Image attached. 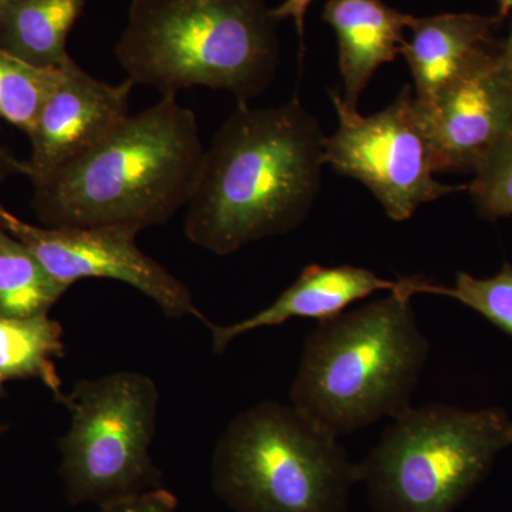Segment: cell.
<instances>
[{"label": "cell", "mask_w": 512, "mask_h": 512, "mask_svg": "<svg viewBox=\"0 0 512 512\" xmlns=\"http://www.w3.org/2000/svg\"><path fill=\"white\" fill-rule=\"evenodd\" d=\"M330 97L339 126L325 138V164L365 184L387 217L409 220L420 205L467 190V185L454 187L434 178L433 151L409 86L372 116L350 109L338 93Z\"/></svg>", "instance_id": "cell-8"}, {"label": "cell", "mask_w": 512, "mask_h": 512, "mask_svg": "<svg viewBox=\"0 0 512 512\" xmlns=\"http://www.w3.org/2000/svg\"><path fill=\"white\" fill-rule=\"evenodd\" d=\"M62 69H39L0 49V119L29 134Z\"/></svg>", "instance_id": "cell-19"}, {"label": "cell", "mask_w": 512, "mask_h": 512, "mask_svg": "<svg viewBox=\"0 0 512 512\" xmlns=\"http://www.w3.org/2000/svg\"><path fill=\"white\" fill-rule=\"evenodd\" d=\"M417 109L437 173H474L512 128V63L501 45L481 53L429 104H417Z\"/></svg>", "instance_id": "cell-10"}, {"label": "cell", "mask_w": 512, "mask_h": 512, "mask_svg": "<svg viewBox=\"0 0 512 512\" xmlns=\"http://www.w3.org/2000/svg\"><path fill=\"white\" fill-rule=\"evenodd\" d=\"M512 444L503 409L410 407L359 464L375 512H453Z\"/></svg>", "instance_id": "cell-6"}, {"label": "cell", "mask_w": 512, "mask_h": 512, "mask_svg": "<svg viewBox=\"0 0 512 512\" xmlns=\"http://www.w3.org/2000/svg\"><path fill=\"white\" fill-rule=\"evenodd\" d=\"M63 356V329L49 313L32 318L0 316V399L6 396V383L39 380L59 402L64 393L56 359Z\"/></svg>", "instance_id": "cell-16"}, {"label": "cell", "mask_w": 512, "mask_h": 512, "mask_svg": "<svg viewBox=\"0 0 512 512\" xmlns=\"http://www.w3.org/2000/svg\"><path fill=\"white\" fill-rule=\"evenodd\" d=\"M276 22L262 0H133L116 57L134 86H202L248 103L274 79Z\"/></svg>", "instance_id": "cell-4"}, {"label": "cell", "mask_w": 512, "mask_h": 512, "mask_svg": "<svg viewBox=\"0 0 512 512\" xmlns=\"http://www.w3.org/2000/svg\"><path fill=\"white\" fill-rule=\"evenodd\" d=\"M86 0H0V49L39 69H63Z\"/></svg>", "instance_id": "cell-15"}, {"label": "cell", "mask_w": 512, "mask_h": 512, "mask_svg": "<svg viewBox=\"0 0 512 512\" xmlns=\"http://www.w3.org/2000/svg\"><path fill=\"white\" fill-rule=\"evenodd\" d=\"M96 512H178L177 498L164 487L100 505Z\"/></svg>", "instance_id": "cell-21"}, {"label": "cell", "mask_w": 512, "mask_h": 512, "mask_svg": "<svg viewBox=\"0 0 512 512\" xmlns=\"http://www.w3.org/2000/svg\"><path fill=\"white\" fill-rule=\"evenodd\" d=\"M512 12V0H498L497 18L503 20Z\"/></svg>", "instance_id": "cell-24"}, {"label": "cell", "mask_w": 512, "mask_h": 512, "mask_svg": "<svg viewBox=\"0 0 512 512\" xmlns=\"http://www.w3.org/2000/svg\"><path fill=\"white\" fill-rule=\"evenodd\" d=\"M67 289L23 242L0 227V316L47 315Z\"/></svg>", "instance_id": "cell-17"}, {"label": "cell", "mask_w": 512, "mask_h": 512, "mask_svg": "<svg viewBox=\"0 0 512 512\" xmlns=\"http://www.w3.org/2000/svg\"><path fill=\"white\" fill-rule=\"evenodd\" d=\"M204 153L194 111L177 94H165L80 156L32 180L33 210L50 228L164 225L190 202Z\"/></svg>", "instance_id": "cell-2"}, {"label": "cell", "mask_w": 512, "mask_h": 512, "mask_svg": "<svg viewBox=\"0 0 512 512\" xmlns=\"http://www.w3.org/2000/svg\"><path fill=\"white\" fill-rule=\"evenodd\" d=\"M501 49H503L504 55L508 57V59L512 60V25H511V33L508 36L507 40H504L501 43Z\"/></svg>", "instance_id": "cell-25"}, {"label": "cell", "mask_w": 512, "mask_h": 512, "mask_svg": "<svg viewBox=\"0 0 512 512\" xmlns=\"http://www.w3.org/2000/svg\"><path fill=\"white\" fill-rule=\"evenodd\" d=\"M0 227L23 242L43 268L67 288L80 279H114L146 295L167 318L194 316L210 325L195 306L187 285L138 248L140 229L127 225L36 227L2 205Z\"/></svg>", "instance_id": "cell-9"}, {"label": "cell", "mask_w": 512, "mask_h": 512, "mask_svg": "<svg viewBox=\"0 0 512 512\" xmlns=\"http://www.w3.org/2000/svg\"><path fill=\"white\" fill-rule=\"evenodd\" d=\"M325 138L298 99L271 109L238 103L205 148L187 238L225 256L298 228L318 197Z\"/></svg>", "instance_id": "cell-1"}, {"label": "cell", "mask_w": 512, "mask_h": 512, "mask_svg": "<svg viewBox=\"0 0 512 512\" xmlns=\"http://www.w3.org/2000/svg\"><path fill=\"white\" fill-rule=\"evenodd\" d=\"M3 431H5V427L0 426V434H2V433H3Z\"/></svg>", "instance_id": "cell-26"}, {"label": "cell", "mask_w": 512, "mask_h": 512, "mask_svg": "<svg viewBox=\"0 0 512 512\" xmlns=\"http://www.w3.org/2000/svg\"><path fill=\"white\" fill-rule=\"evenodd\" d=\"M133 87L128 79L101 82L70 60L28 134L32 151L23 175L36 180L99 143L128 116Z\"/></svg>", "instance_id": "cell-11"}, {"label": "cell", "mask_w": 512, "mask_h": 512, "mask_svg": "<svg viewBox=\"0 0 512 512\" xmlns=\"http://www.w3.org/2000/svg\"><path fill=\"white\" fill-rule=\"evenodd\" d=\"M18 174H23V161L18 160L8 148L0 144V184Z\"/></svg>", "instance_id": "cell-23"}, {"label": "cell", "mask_w": 512, "mask_h": 512, "mask_svg": "<svg viewBox=\"0 0 512 512\" xmlns=\"http://www.w3.org/2000/svg\"><path fill=\"white\" fill-rule=\"evenodd\" d=\"M397 285L399 279L389 281L366 268L309 265L271 305L251 318L225 326L210 322L208 328L211 330L212 346L221 355L232 340L256 329L282 325L291 319H316L322 322L340 315L350 305L373 293L394 292Z\"/></svg>", "instance_id": "cell-12"}, {"label": "cell", "mask_w": 512, "mask_h": 512, "mask_svg": "<svg viewBox=\"0 0 512 512\" xmlns=\"http://www.w3.org/2000/svg\"><path fill=\"white\" fill-rule=\"evenodd\" d=\"M70 426L57 441L60 477L74 505H100L163 487L151 458L160 394L136 372L84 379L59 400Z\"/></svg>", "instance_id": "cell-7"}, {"label": "cell", "mask_w": 512, "mask_h": 512, "mask_svg": "<svg viewBox=\"0 0 512 512\" xmlns=\"http://www.w3.org/2000/svg\"><path fill=\"white\" fill-rule=\"evenodd\" d=\"M397 291L407 298L419 293L447 296L473 309L512 338V265L505 262L497 275L474 278L458 272L453 286L431 284L420 276L399 279Z\"/></svg>", "instance_id": "cell-18"}, {"label": "cell", "mask_w": 512, "mask_h": 512, "mask_svg": "<svg viewBox=\"0 0 512 512\" xmlns=\"http://www.w3.org/2000/svg\"><path fill=\"white\" fill-rule=\"evenodd\" d=\"M501 20L474 13H446L410 22V40L402 55L414 80V100L426 106L456 80L481 53L494 45L493 30Z\"/></svg>", "instance_id": "cell-14"}, {"label": "cell", "mask_w": 512, "mask_h": 512, "mask_svg": "<svg viewBox=\"0 0 512 512\" xmlns=\"http://www.w3.org/2000/svg\"><path fill=\"white\" fill-rule=\"evenodd\" d=\"M467 191L478 214L487 221L512 217V128L474 170Z\"/></svg>", "instance_id": "cell-20"}, {"label": "cell", "mask_w": 512, "mask_h": 512, "mask_svg": "<svg viewBox=\"0 0 512 512\" xmlns=\"http://www.w3.org/2000/svg\"><path fill=\"white\" fill-rule=\"evenodd\" d=\"M212 487L235 512H348L359 464L339 437L295 406L264 402L221 434Z\"/></svg>", "instance_id": "cell-5"}, {"label": "cell", "mask_w": 512, "mask_h": 512, "mask_svg": "<svg viewBox=\"0 0 512 512\" xmlns=\"http://www.w3.org/2000/svg\"><path fill=\"white\" fill-rule=\"evenodd\" d=\"M503 53H504V52H503ZM507 59H508V57H507ZM508 60H510V62L512 63V60H511V59H508Z\"/></svg>", "instance_id": "cell-27"}, {"label": "cell", "mask_w": 512, "mask_h": 512, "mask_svg": "<svg viewBox=\"0 0 512 512\" xmlns=\"http://www.w3.org/2000/svg\"><path fill=\"white\" fill-rule=\"evenodd\" d=\"M323 19L335 30L343 103L357 109L367 84L384 63L402 53L404 30L413 16L390 8L382 0H328Z\"/></svg>", "instance_id": "cell-13"}, {"label": "cell", "mask_w": 512, "mask_h": 512, "mask_svg": "<svg viewBox=\"0 0 512 512\" xmlns=\"http://www.w3.org/2000/svg\"><path fill=\"white\" fill-rule=\"evenodd\" d=\"M313 0H285L278 8L271 10L272 18L275 20L293 19L296 30H298L299 43H301V60L305 53L303 46V33H305V16Z\"/></svg>", "instance_id": "cell-22"}, {"label": "cell", "mask_w": 512, "mask_h": 512, "mask_svg": "<svg viewBox=\"0 0 512 512\" xmlns=\"http://www.w3.org/2000/svg\"><path fill=\"white\" fill-rule=\"evenodd\" d=\"M410 301L394 291L319 322L303 346L292 406L338 437L409 410L430 355Z\"/></svg>", "instance_id": "cell-3"}]
</instances>
